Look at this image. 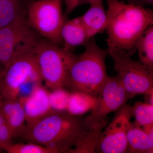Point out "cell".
I'll list each match as a JSON object with an SVG mask.
<instances>
[{"label": "cell", "instance_id": "obj_25", "mask_svg": "<svg viewBox=\"0 0 153 153\" xmlns=\"http://www.w3.org/2000/svg\"><path fill=\"white\" fill-rule=\"evenodd\" d=\"M4 67H3V68H1V67H0V80H1L2 76H3V74H4Z\"/></svg>", "mask_w": 153, "mask_h": 153}, {"label": "cell", "instance_id": "obj_6", "mask_svg": "<svg viewBox=\"0 0 153 153\" xmlns=\"http://www.w3.org/2000/svg\"><path fill=\"white\" fill-rule=\"evenodd\" d=\"M27 14V22L33 30L45 40L61 47V30L66 21L62 0L31 1Z\"/></svg>", "mask_w": 153, "mask_h": 153}, {"label": "cell", "instance_id": "obj_21", "mask_svg": "<svg viewBox=\"0 0 153 153\" xmlns=\"http://www.w3.org/2000/svg\"><path fill=\"white\" fill-rule=\"evenodd\" d=\"M12 133L6 123L5 119L0 111V149L6 151L13 144Z\"/></svg>", "mask_w": 153, "mask_h": 153}, {"label": "cell", "instance_id": "obj_5", "mask_svg": "<svg viewBox=\"0 0 153 153\" xmlns=\"http://www.w3.org/2000/svg\"><path fill=\"white\" fill-rule=\"evenodd\" d=\"M39 36L24 16L0 28V63L5 69L15 59L34 52Z\"/></svg>", "mask_w": 153, "mask_h": 153}, {"label": "cell", "instance_id": "obj_10", "mask_svg": "<svg viewBox=\"0 0 153 153\" xmlns=\"http://www.w3.org/2000/svg\"><path fill=\"white\" fill-rule=\"evenodd\" d=\"M132 117L130 105L126 104L119 109L112 120L100 134L94 153L128 152L127 135Z\"/></svg>", "mask_w": 153, "mask_h": 153}, {"label": "cell", "instance_id": "obj_22", "mask_svg": "<svg viewBox=\"0 0 153 153\" xmlns=\"http://www.w3.org/2000/svg\"><path fill=\"white\" fill-rule=\"evenodd\" d=\"M98 0H64L66 6L65 16H67L73 12L79 6L91 3Z\"/></svg>", "mask_w": 153, "mask_h": 153}, {"label": "cell", "instance_id": "obj_7", "mask_svg": "<svg viewBox=\"0 0 153 153\" xmlns=\"http://www.w3.org/2000/svg\"><path fill=\"white\" fill-rule=\"evenodd\" d=\"M132 97V96L126 90L117 75L108 76L94 98L91 113L84 118L88 130L102 131L106 125L107 116L120 109Z\"/></svg>", "mask_w": 153, "mask_h": 153}, {"label": "cell", "instance_id": "obj_12", "mask_svg": "<svg viewBox=\"0 0 153 153\" xmlns=\"http://www.w3.org/2000/svg\"><path fill=\"white\" fill-rule=\"evenodd\" d=\"M90 4L87 12L79 17L91 39L106 30L107 16L102 0L95 1Z\"/></svg>", "mask_w": 153, "mask_h": 153}, {"label": "cell", "instance_id": "obj_15", "mask_svg": "<svg viewBox=\"0 0 153 153\" xmlns=\"http://www.w3.org/2000/svg\"><path fill=\"white\" fill-rule=\"evenodd\" d=\"M4 118L13 138L21 137L26 127V116L22 99L16 100L13 108Z\"/></svg>", "mask_w": 153, "mask_h": 153}, {"label": "cell", "instance_id": "obj_19", "mask_svg": "<svg viewBox=\"0 0 153 153\" xmlns=\"http://www.w3.org/2000/svg\"><path fill=\"white\" fill-rule=\"evenodd\" d=\"M6 152L8 153H55L49 148L33 142L12 144Z\"/></svg>", "mask_w": 153, "mask_h": 153}, {"label": "cell", "instance_id": "obj_27", "mask_svg": "<svg viewBox=\"0 0 153 153\" xmlns=\"http://www.w3.org/2000/svg\"><path fill=\"white\" fill-rule=\"evenodd\" d=\"M3 150H2V149H0V153H1V152H3Z\"/></svg>", "mask_w": 153, "mask_h": 153}, {"label": "cell", "instance_id": "obj_11", "mask_svg": "<svg viewBox=\"0 0 153 153\" xmlns=\"http://www.w3.org/2000/svg\"><path fill=\"white\" fill-rule=\"evenodd\" d=\"M26 116V127H30L53 111L50 105L49 91L42 84L33 89L30 95L20 97Z\"/></svg>", "mask_w": 153, "mask_h": 153}, {"label": "cell", "instance_id": "obj_16", "mask_svg": "<svg viewBox=\"0 0 153 153\" xmlns=\"http://www.w3.org/2000/svg\"><path fill=\"white\" fill-rule=\"evenodd\" d=\"M140 62L153 69V27H148L138 38L135 45Z\"/></svg>", "mask_w": 153, "mask_h": 153}, {"label": "cell", "instance_id": "obj_9", "mask_svg": "<svg viewBox=\"0 0 153 153\" xmlns=\"http://www.w3.org/2000/svg\"><path fill=\"white\" fill-rule=\"evenodd\" d=\"M31 82H43L34 52L18 57L5 69L0 80V95L18 99L22 86Z\"/></svg>", "mask_w": 153, "mask_h": 153}, {"label": "cell", "instance_id": "obj_4", "mask_svg": "<svg viewBox=\"0 0 153 153\" xmlns=\"http://www.w3.org/2000/svg\"><path fill=\"white\" fill-rule=\"evenodd\" d=\"M34 53L46 87L51 90L66 87L69 68L76 55L70 50L41 39Z\"/></svg>", "mask_w": 153, "mask_h": 153}, {"label": "cell", "instance_id": "obj_13", "mask_svg": "<svg viewBox=\"0 0 153 153\" xmlns=\"http://www.w3.org/2000/svg\"><path fill=\"white\" fill-rule=\"evenodd\" d=\"M63 48L70 50L72 48L85 45L90 39L80 17L66 20L61 30Z\"/></svg>", "mask_w": 153, "mask_h": 153}, {"label": "cell", "instance_id": "obj_3", "mask_svg": "<svg viewBox=\"0 0 153 153\" xmlns=\"http://www.w3.org/2000/svg\"><path fill=\"white\" fill-rule=\"evenodd\" d=\"M84 46L85 52L75 55L70 65L65 87L95 98L108 76L105 63L108 49L100 48L94 37Z\"/></svg>", "mask_w": 153, "mask_h": 153}, {"label": "cell", "instance_id": "obj_24", "mask_svg": "<svg viewBox=\"0 0 153 153\" xmlns=\"http://www.w3.org/2000/svg\"><path fill=\"white\" fill-rule=\"evenodd\" d=\"M7 1H10L16 2H23L24 1H31L33 0H7Z\"/></svg>", "mask_w": 153, "mask_h": 153}, {"label": "cell", "instance_id": "obj_8", "mask_svg": "<svg viewBox=\"0 0 153 153\" xmlns=\"http://www.w3.org/2000/svg\"><path fill=\"white\" fill-rule=\"evenodd\" d=\"M108 49L114 60L115 71L127 92L133 97L137 94H153V69L132 60L122 50Z\"/></svg>", "mask_w": 153, "mask_h": 153}, {"label": "cell", "instance_id": "obj_14", "mask_svg": "<svg viewBox=\"0 0 153 153\" xmlns=\"http://www.w3.org/2000/svg\"><path fill=\"white\" fill-rule=\"evenodd\" d=\"M153 127L141 128L132 123L127 135L128 153L153 152Z\"/></svg>", "mask_w": 153, "mask_h": 153}, {"label": "cell", "instance_id": "obj_20", "mask_svg": "<svg viewBox=\"0 0 153 153\" xmlns=\"http://www.w3.org/2000/svg\"><path fill=\"white\" fill-rule=\"evenodd\" d=\"M52 90L49 91V100L52 109L56 111H64L66 110L70 94L63 88Z\"/></svg>", "mask_w": 153, "mask_h": 153}, {"label": "cell", "instance_id": "obj_26", "mask_svg": "<svg viewBox=\"0 0 153 153\" xmlns=\"http://www.w3.org/2000/svg\"><path fill=\"white\" fill-rule=\"evenodd\" d=\"M3 98L0 95V110H1V106L2 101Z\"/></svg>", "mask_w": 153, "mask_h": 153}, {"label": "cell", "instance_id": "obj_17", "mask_svg": "<svg viewBox=\"0 0 153 153\" xmlns=\"http://www.w3.org/2000/svg\"><path fill=\"white\" fill-rule=\"evenodd\" d=\"M22 3L0 0V28L24 16Z\"/></svg>", "mask_w": 153, "mask_h": 153}, {"label": "cell", "instance_id": "obj_1", "mask_svg": "<svg viewBox=\"0 0 153 153\" xmlns=\"http://www.w3.org/2000/svg\"><path fill=\"white\" fill-rule=\"evenodd\" d=\"M21 137L45 146L55 153H69L85 147L91 137L84 118L67 111H53L35 125L26 127Z\"/></svg>", "mask_w": 153, "mask_h": 153}, {"label": "cell", "instance_id": "obj_2", "mask_svg": "<svg viewBox=\"0 0 153 153\" xmlns=\"http://www.w3.org/2000/svg\"><path fill=\"white\" fill-rule=\"evenodd\" d=\"M106 1L108 48L122 50L131 56L136 50L138 38L153 26V11L119 0Z\"/></svg>", "mask_w": 153, "mask_h": 153}, {"label": "cell", "instance_id": "obj_18", "mask_svg": "<svg viewBox=\"0 0 153 153\" xmlns=\"http://www.w3.org/2000/svg\"><path fill=\"white\" fill-rule=\"evenodd\" d=\"M131 108L133 116L135 118V126L144 128L153 127V104L137 102Z\"/></svg>", "mask_w": 153, "mask_h": 153}, {"label": "cell", "instance_id": "obj_23", "mask_svg": "<svg viewBox=\"0 0 153 153\" xmlns=\"http://www.w3.org/2000/svg\"><path fill=\"white\" fill-rule=\"evenodd\" d=\"M128 4L144 7L146 5H153V0H127Z\"/></svg>", "mask_w": 153, "mask_h": 153}]
</instances>
